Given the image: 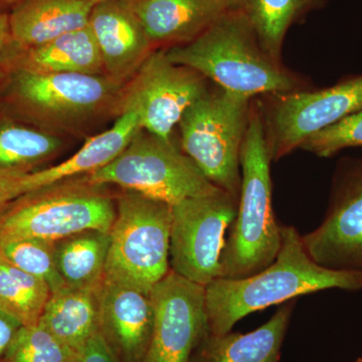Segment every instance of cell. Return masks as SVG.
Returning <instances> with one entry per match:
<instances>
[{
  "label": "cell",
  "instance_id": "cb8c5ba5",
  "mask_svg": "<svg viewBox=\"0 0 362 362\" xmlns=\"http://www.w3.org/2000/svg\"><path fill=\"white\" fill-rule=\"evenodd\" d=\"M52 295L42 279L20 270L0 255V308L23 326L39 324Z\"/></svg>",
  "mask_w": 362,
  "mask_h": 362
},
{
  "label": "cell",
  "instance_id": "7a4b0ae2",
  "mask_svg": "<svg viewBox=\"0 0 362 362\" xmlns=\"http://www.w3.org/2000/svg\"><path fill=\"white\" fill-rule=\"evenodd\" d=\"M165 54L221 89L247 98L287 94L296 87L295 78L264 51L243 9H230L192 42L171 47Z\"/></svg>",
  "mask_w": 362,
  "mask_h": 362
},
{
  "label": "cell",
  "instance_id": "7402d4cb",
  "mask_svg": "<svg viewBox=\"0 0 362 362\" xmlns=\"http://www.w3.org/2000/svg\"><path fill=\"white\" fill-rule=\"evenodd\" d=\"M110 246L109 233L86 230L54 243L59 275L66 286L99 288Z\"/></svg>",
  "mask_w": 362,
  "mask_h": 362
},
{
  "label": "cell",
  "instance_id": "e575fe53",
  "mask_svg": "<svg viewBox=\"0 0 362 362\" xmlns=\"http://www.w3.org/2000/svg\"><path fill=\"white\" fill-rule=\"evenodd\" d=\"M4 2H6V4H13V2L21 1V0H2Z\"/></svg>",
  "mask_w": 362,
  "mask_h": 362
},
{
  "label": "cell",
  "instance_id": "1f68e13d",
  "mask_svg": "<svg viewBox=\"0 0 362 362\" xmlns=\"http://www.w3.org/2000/svg\"><path fill=\"white\" fill-rule=\"evenodd\" d=\"M11 45L9 35L8 16L0 14V80H6L7 71L9 73L8 58L9 47Z\"/></svg>",
  "mask_w": 362,
  "mask_h": 362
},
{
  "label": "cell",
  "instance_id": "4dcf8cb0",
  "mask_svg": "<svg viewBox=\"0 0 362 362\" xmlns=\"http://www.w3.org/2000/svg\"><path fill=\"white\" fill-rule=\"evenodd\" d=\"M21 326L18 319L0 308V357L6 354Z\"/></svg>",
  "mask_w": 362,
  "mask_h": 362
},
{
  "label": "cell",
  "instance_id": "e0dca14e",
  "mask_svg": "<svg viewBox=\"0 0 362 362\" xmlns=\"http://www.w3.org/2000/svg\"><path fill=\"white\" fill-rule=\"evenodd\" d=\"M152 45L192 42L232 9L228 0H134Z\"/></svg>",
  "mask_w": 362,
  "mask_h": 362
},
{
  "label": "cell",
  "instance_id": "9a60e30c",
  "mask_svg": "<svg viewBox=\"0 0 362 362\" xmlns=\"http://www.w3.org/2000/svg\"><path fill=\"white\" fill-rule=\"evenodd\" d=\"M100 326L107 340L127 362H142L153 329V309L147 293L103 280L99 289Z\"/></svg>",
  "mask_w": 362,
  "mask_h": 362
},
{
  "label": "cell",
  "instance_id": "484cf974",
  "mask_svg": "<svg viewBox=\"0 0 362 362\" xmlns=\"http://www.w3.org/2000/svg\"><path fill=\"white\" fill-rule=\"evenodd\" d=\"M54 243L39 239L11 240L0 244V255L20 270L45 280L54 293L66 286L57 267Z\"/></svg>",
  "mask_w": 362,
  "mask_h": 362
},
{
  "label": "cell",
  "instance_id": "603a6c76",
  "mask_svg": "<svg viewBox=\"0 0 362 362\" xmlns=\"http://www.w3.org/2000/svg\"><path fill=\"white\" fill-rule=\"evenodd\" d=\"M326 0H246L243 11L264 51L280 63L288 30Z\"/></svg>",
  "mask_w": 362,
  "mask_h": 362
},
{
  "label": "cell",
  "instance_id": "4316f807",
  "mask_svg": "<svg viewBox=\"0 0 362 362\" xmlns=\"http://www.w3.org/2000/svg\"><path fill=\"white\" fill-rule=\"evenodd\" d=\"M4 358L6 362H76L77 352L39 323L21 326Z\"/></svg>",
  "mask_w": 362,
  "mask_h": 362
},
{
  "label": "cell",
  "instance_id": "8fae6325",
  "mask_svg": "<svg viewBox=\"0 0 362 362\" xmlns=\"http://www.w3.org/2000/svg\"><path fill=\"white\" fill-rule=\"evenodd\" d=\"M153 329L142 362H192L209 332L206 287L169 271L150 291Z\"/></svg>",
  "mask_w": 362,
  "mask_h": 362
},
{
  "label": "cell",
  "instance_id": "ac0fdd59",
  "mask_svg": "<svg viewBox=\"0 0 362 362\" xmlns=\"http://www.w3.org/2000/svg\"><path fill=\"white\" fill-rule=\"evenodd\" d=\"M296 299L285 302L261 327L247 333H207L197 362H279Z\"/></svg>",
  "mask_w": 362,
  "mask_h": 362
},
{
  "label": "cell",
  "instance_id": "30bf717a",
  "mask_svg": "<svg viewBox=\"0 0 362 362\" xmlns=\"http://www.w3.org/2000/svg\"><path fill=\"white\" fill-rule=\"evenodd\" d=\"M204 78L171 62L165 51L152 52L126 85L122 110L133 109L142 129L171 141L181 117L206 92Z\"/></svg>",
  "mask_w": 362,
  "mask_h": 362
},
{
  "label": "cell",
  "instance_id": "d6986e66",
  "mask_svg": "<svg viewBox=\"0 0 362 362\" xmlns=\"http://www.w3.org/2000/svg\"><path fill=\"white\" fill-rule=\"evenodd\" d=\"M7 64L9 71L105 75L96 40L89 25L39 47L18 49L11 44Z\"/></svg>",
  "mask_w": 362,
  "mask_h": 362
},
{
  "label": "cell",
  "instance_id": "f546056e",
  "mask_svg": "<svg viewBox=\"0 0 362 362\" xmlns=\"http://www.w3.org/2000/svg\"><path fill=\"white\" fill-rule=\"evenodd\" d=\"M32 171L25 168H0V211L16 199V185L21 176Z\"/></svg>",
  "mask_w": 362,
  "mask_h": 362
},
{
  "label": "cell",
  "instance_id": "ba28073f",
  "mask_svg": "<svg viewBox=\"0 0 362 362\" xmlns=\"http://www.w3.org/2000/svg\"><path fill=\"white\" fill-rule=\"evenodd\" d=\"M86 176L94 185H118L170 206L221 190L173 142L145 129L113 161Z\"/></svg>",
  "mask_w": 362,
  "mask_h": 362
},
{
  "label": "cell",
  "instance_id": "d590c367",
  "mask_svg": "<svg viewBox=\"0 0 362 362\" xmlns=\"http://www.w3.org/2000/svg\"><path fill=\"white\" fill-rule=\"evenodd\" d=\"M352 362H362V358H357L356 361Z\"/></svg>",
  "mask_w": 362,
  "mask_h": 362
},
{
  "label": "cell",
  "instance_id": "2e32d148",
  "mask_svg": "<svg viewBox=\"0 0 362 362\" xmlns=\"http://www.w3.org/2000/svg\"><path fill=\"white\" fill-rule=\"evenodd\" d=\"M142 129L139 115L123 109L110 129L90 138L73 156L52 168L25 173L16 185V197L66 178L88 175L110 163Z\"/></svg>",
  "mask_w": 362,
  "mask_h": 362
},
{
  "label": "cell",
  "instance_id": "f1b7e54d",
  "mask_svg": "<svg viewBox=\"0 0 362 362\" xmlns=\"http://www.w3.org/2000/svg\"><path fill=\"white\" fill-rule=\"evenodd\" d=\"M76 362H116L110 343L101 330L95 333L78 352Z\"/></svg>",
  "mask_w": 362,
  "mask_h": 362
},
{
  "label": "cell",
  "instance_id": "d4e9b609",
  "mask_svg": "<svg viewBox=\"0 0 362 362\" xmlns=\"http://www.w3.org/2000/svg\"><path fill=\"white\" fill-rule=\"evenodd\" d=\"M61 146L54 135L13 123H0V168L33 170Z\"/></svg>",
  "mask_w": 362,
  "mask_h": 362
},
{
  "label": "cell",
  "instance_id": "8992f818",
  "mask_svg": "<svg viewBox=\"0 0 362 362\" xmlns=\"http://www.w3.org/2000/svg\"><path fill=\"white\" fill-rule=\"evenodd\" d=\"M251 98L206 90L181 117V148L207 180L239 201L240 148Z\"/></svg>",
  "mask_w": 362,
  "mask_h": 362
},
{
  "label": "cell",
  "instance_id": "5b68a950",
  "mask_svg": "<svg viewBox=\"0 0 362 362\" xmlns=\"http://www.w3.org/2000/svg\"><path fill=\"white\" fill-rule=\"evenodd\" d=\"M6 80L7 103L37 125L65 129L122 111L126 85L106 75L13 70Z\"/></svg>",
  "mask_w": 362,
  "mask_h": 362
},
{
  "label": "cell",
  "instance_id": "44dd1931",
  "mask_svg": "<svg viewBox=\"0 0 362 362\" xmlns=\"http://www.w3.org/2000/svg\"><path fill=\"white\" fill-rule=\"evenodd\" d=\"M99 289L65 286L52 293L39 323L78 354L101 330Z\"/></svg>",
  "mask_w": 362,
  "mask_h": 362
},
{
  "label": "cell",
  "instance_id": "3957f363",
  "mask_svg": "<svg viewBox=\"0 0 362 362\" xmlns=\"http://www.w3.org/2000/svg\"><path fill=\"white\" fill-rule=\"evenodd\" d=\"M271 161L265 123L252 110L240 148L238 211L221 252V279L249 277L277 258L282 233L272 206Z\"/></svg>",
  "mask_w": 362,
  "mask_h": 362
},
{
  "label": "cell",
  "instance_id": "7c38bea8",
  "mask_svg": "<svg viewBox=\"0 0 362 362\" xmlns=\"http://www.w3.org/2000/svg\"><path fill=\"white\" fill-rule=\"evenodd\" d=\"M362 109V75L327 89L283 94L265 124L272 160L301 147L314 133Z\"/></svg>",
  "mask_w": 362,
  "mask_h": 362
},
{
  "label": "cell",
  "instance_id": "5bb4252c",
  "mask_svg": "<svg viewBox=\"0 0 362 362\" xmlns=\"http://www.w3.org/2000/svg\"><path fill=\"white\" fill-rule=\"evenodd\" d=\"M96 40L104 74L125 84L152 52V44L136 16L132 1L95 4L88 23Z\"/></svg>",
  "mask_w": 362,
  "mask_h": 362
},
{
  "label": "cell",
  "instance_id": "277c9868",
  "mask_svg": "<svg viewBox=\"0 0 362 362\" xmlns=\"http://www.w3.org/2000/svg\"><path fill=\"white\" fill-rule=\"evenodd\" d=\"M116 204L105 185L87 176L66 178L16 197L0 211V244L39 239L57 242L86 230L110 233Z\"/></svg>",
  "mask_w": 362,
  "mask_h": 362
},
{
  "label": "cell",
  "instance_id": "52a82bcc",
  "mask_svg": "<svg viewBox=\"0 0 362 362\" xmlns=\"http://www.w3.org/2000/svg\"><path fill=\"white\" fill-rule=\"evenodd\" d=\"M171 206L126 190L116 204L105 280L150 294L170 271Z\"/></svg>",
  "mask_w": 362,
  "mask_h": 362
},
{
  "label": "cell",
  "instance_id": "836d02e7",
  "mask_svg": "<svg viewBox=\"0 0 362 362\" xmlns=\"http://www.w3.org/2000/svg\"><path fill=\"white\" fill-rule=\"evenodd\" d=\"M85 1L90 2L93 4H100V2L109 1V0H85ZM128 1H134V0H128Z\"/></svg>",
  "mask_w": 362,
  "mask_h": 362
},
{
  "label": "cell",
  "instance_id": "9c48e42d",
  "mask_svg": "<svg viewBox=\"0 0 362 362\" xmlns=\"http://www.w3.org/2000/svg\"><path fill=\"white\" fill-rule=\"evenodd\" d=\"M238 202L218 190L171 206V271L204 287L220 278L221 252Z\"/></svg>",
  "mask_w": 362,
  "mask_h": 362
},
{
  "label": "cell",
  "instance_id": "6da1fadb",
  "mask_svg": "<svg viewBox=\"0 0 362 362\" xmlns=\"http://www.w3.org/2000/svg\"><path fill=\"white\" fill-rule=\"evenodd\" d=\"M281 233L280 251L270 266L249 277L218 278L206 286L209 333L225 334L250 314L301 295L331 289L362 291L361 272L324 268L309 256L294 226H281Z\"/></svg>",
  "mask_w": 362,
  "mask_h": 362
},
{
  "label": "cell",
  "instance_id": "d6a6232c",
  "mask_svg": "<svg viewBox=\"0 0 362 362\" xmlns=\"http://www.w3.org/2000/svg\"><path fill=\"white\" fill-rule=\"evenodd\" d=\"M232 9H242L245 6L246 0H228Z\"/></svg>",
  "mask_w": 362,
  "mask_h": 362
},
{
  "label": "cell",
  "instance_id": "ffe728a7",
  "mask_svg": "<svg viewBox=\"0 0 362 362\" xmlns=\"http://www.w3.org/2000/svg\"><path fill=\"white\" fill-rule=\"evenodd\" d=\"M94 6L85 0H23L8 16L11 44L30 49L81 30Z\"/></svg>",
  "mask_w": 362,
  "mask_h": 362
},
{
  "label": "cell",
  "instance_id": "4fadbf2b",
  "mask_svg": "<svg viewBox=\"0 0 362 362\" xmlns=\"http://www.w3.org/2000/svg\"><path fill=\"white\" fill-rule=\"evenodd\" d=\"M302 240L318 265L362 273V160L338 169L325 218Z\"/></svg>",
  "mask_w": 362,
  "mask_h": 362
},
{
  "label": "cell",
  "instance_id": "83f0119b",
  "mask_svg": "<svg viewBox=\"0 0 362 362\" xmlns=\"http://www.w3.org/2000/svg\"><path fill=\"white\" fill-rule=\"evenodd\" d=\"M350 147H362V109L314 133L301 145L319 157L333 156Z\"/></svg>",
  "mask_w": 362,
  "mask_h": 362
}]
</instances>
